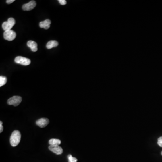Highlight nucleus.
Instances as JSON below:
<instances>
[{
    "label": "nucleus",
    "instance_id": "f257e3e1",
    "mask_svg": "<svg viewBox=\"0 0 162 162\" xmlns=\"http://www.w3.org/2000/svg\"><path fill=\"white\" fill-rule=\"evenodd\" d=\"M21 134L20 131L15 130L12 132L10 137V143L11 146L15 147L20 143L21 140Z\"/></svg>",
    "mask_w": 162,
    "mask_h": 162
},
{
    "label": "nucleus",
    "instance_id": "f03ea898",
    "mask_svg": "<svg viewBox=\"0 0 162 162\" xmlns=\"http://www.w3.org/2000/svg\"><path fill=\"white\" fill-rule=\"evenodd\" d=\"M15 24V20L13 18H8L7 21L5 22L2 24V28L5 31L10 30Z\"/></svg>",
    "mask_w": 162,
    "mask_h": 162
},
{
    "label": "nucleus",
    "instance_id": "7ed1b4c3",
    "mask_svg": "<svg viewBox=\"0 0 162 162\" xmlns=\"http://www.w3.org/2000/svg\"><path fill=\"white\" fill-rule=\"evenodd\" d=\"M16 33L13 30L6 31H5L3 34L4 39L7 40L8 41H12L14 40L16 37Z\"/></svg>",
    "mask_w": 162,
    "mask_h": 162
},
{
    "label": "nucleus",
    "instance_id": "20e7f679",
    "mask_svg": "<svg viewBox=\"0 0 162 162\" xmlns=\"http://www.w3.org/2000/svg\"><path fill=\"white\" fill-rule=\"evenodd\" d=\"M22 101V98L20 96H14L8 99L7 103L9 105H13L14 106H17L20 104Z\"/></svg>",
    "mask_w": 162,
    "mask_h": 162
},
{
    "label": "nucleus",
    "instance_id": "39448f33",
    "mask_svg": "<svg viewBox=\"0 0 162 162\" xmlns=\"http://www.w3.org/2000/svg\"><path fill=\"white\" fill-rule=\"evenodd\" d=\"M14 61L17 64H21L25 66L30 65L31 63L30 59L20 56L16 57L14 59Z\"/></svg>",
    "mask_w": 162,
    "mask_h": 162
},
{
    "label": "nucleus",
    "instance_id": "423d86ee",
    "mask_svg": "<svg viewBox=\"0 0 162 162\" xmlns=\"http://www.w3.org/2000/svg\"><path fill=\"white\" fill-rule=\"evenodd\" d=\"M49 149L57 155H61L63 152L62 148L59 145H50L49 146Z\"/></svg>",
    "mask_w": 162,
    "mask_h": 162
},
{
    "label": "nucleus",
    "instance_id": "0eeeda50",
    "mask_svg": "<svg viewBox=\"0 0 162 162\" xmlns=\"http://www.w3.org/2000/svg\"><path fill=\"white\" fill-rule=\"evenodd\" d=\"M49 123V120L47 118H41L36 121L37 125L41 128H45Z\"/></svg>",
    "mask_w": 162,
    "mask_h": 162
},
{
    "label": "nucleus",
    "instance_id": "6e6552de",
    "mask_svg": "<svg viewBox=\"0 0 162 162\" xmlns=\"http://www.w3.org/2000/svg\"><path fill=\"white\" fill-rule=\"evenodd\" d=\"M36 3L34 1H31L28 3L24 4L22 7V9L24 11H29L34 8L36 7Z\"/></svg>",
    "mask_w": 162,
    "mask_h": 162
},
{
    "label": "nucleus",
    "instance_id": "1a4fd4ad",
    "mask_svg": "<svg viewBox=\"0 0 162 162\" xmlns=\"http://www.w3.org/2000/svg\"><path fill=\"white\" fill-rule=\"evenodd\" d=\"M27 45L31 49L32 52H36L38 51V45L37 43L32 41H29L27 42Z\"/></svg>",
    "mask_w": 162,
    "mask_h": 162
},
{
    "label": "nucleus",
    "instance_id": "9d476101",
    "mask_svg": "<svg viewBox=\"0 0 162 162\" xmlns=\"http://www.w3.org/2000/svg\"><path fill=\"white\" fill-rule=\"evenodd\" d=\"M51 21L50 20L47 19L44 21L41 22L39 23V27L41 28H44L45 29H48L50 28Z\"/></svg>",
    "mask_w": 162,
    "mask_h": 162
},
{
    "label": "nucleus",
    "instance_id": "9b49d317",
    "mask_svg": "<svg viewBox=\"0 0 162 162\" xmlns=\"http://www.w3.org/2000/svg\"><path fill=\"white\" fill-rule=\"evenodd\" d=\"M58 45V42L56 41H50L47 43L46 47L48 49H51L52 48L57 47Z\"/></svg>",
    "mask_w": 162,
    "mask_h": 162
},
{
    "label": "nucleus",
    "instance_id": "f8f14e48",
    "mask_svg": "<svg viewBox=\"0 0 162 162\" xmlns=\"http://www.w3.org/2000/svg\"><path fill=\"white\" fill-rule=\"evenodd\" d=\"M61 140L58 139H51L49 141V143L50 145H61Z\"/></svg>",
    "mask_w": 162,
    "mask_h": 162
},
{
    "label": "nucleus",
    "instance_id": "ddd939ff",
    "mask_svg": "<svg viewBox=\"0 0 162 162\" xmlns=\"http://www.w3.org/2000/svg\"><path fill=\"white\" fill-rule=\"evenodd\" d=\"M7 82V78L6 77L3 76L0 77V86H3L6 84Z\"/></svg>",
    "mask_w": 162,
    "mask_h": 162
},
{
    "label": "nucleus",
    "instance_id": "4468645a",
    "mask_svg": "<svg viewBox=\"0 0 162 162\" xmlns=\"http://www.w3.org/2000/svg\"><path fill=\"white\" fill-rule=\"evenodd\" d=\"M67 157L68 159V162H77L78 161V159L75 157H73L72 155H69Z\"/></svg>",
    "mask_w": 162,
    "mask_h": 162
},
{
    "label": "nucleus",
    "instance_id": "2eb2a0df",
    "mask_svg": "<svg viewBox=\"0 0 162 162\" xmlns=\"http://www.w3.org/2000/svg\"><path fill=\"white\" fill-rule=\"evenodd\" d=\"M158 144L160 147H162V136H161L158 139Z\"/></svg>",
    "mask_w": 162,
    "mask_h": 162
},
{
    "label": "nucleus",
    "instance_id": "dca6fc26",
    "mask_svg": "<svg viewBox=\"0 0 162 162\" xmlns=\"http://www.w3.org/2000/svg\"><path fill=\"white\" fill-rule=\"evenodd\" d=\"M58 1L59 4L61 5H65L67 3V1L65 0H59Z\"/></svg>",
    "mask_w": 162,
    "mask_h": 162
},
{
    "label": "nucleus",
    "instance_id": "f3484780",
    "mask_svg": "<svg viewBox=\"0 0 162 162\" xmlns=\"http://www.w3.org/2000/svg\"><path fill=\"white\" fill-rule=\"evenodd\" d=\"M3 130V127L2 126V122L1 121L0 122V132L1 133Z\"/></svg>",
    "mask_w": 162,
    "mask_h": 162
},
{
    "label": "nucleus",
    "instance_id": "a211bd4d",
    "mask_svg": "<svg viewBox=\"0 0 162 162\" xmlns=\"http://www.w3.org/2000/svg\"><path fill=\"white\" fill-rule=\"evenodd\" d=\"M15 1L14 0H7L6 2H7V3L8 4H10L12 3L13 2H14Z\"/></svg>",
    "mask_w": 162,
    "mask_h": 162
},
{
    "label": "nucleus",
    "instance_id": "6ab92c4d",
    "mask_svg": "<svg viewBox=\"0 0 162 162\" xmlns=\"http://www.w3.org/2000/svg\"><path fill=\"white\" fill-rule=\"evenodd\" d=\"M161 155H162V152H161Z\"/></svg>",
    "mask_w": 162,
    "mask_h": 162
}]
</instances>
